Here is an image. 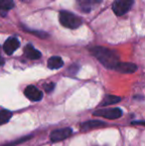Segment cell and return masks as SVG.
<instances>
[{
	"mask_svg": "<svg viewBox=\"0 0 145 146\" xmlns=\"http://www.w3.org/2000/svg\"><path fill=\"white\" fill-rule=\"evenodd\" d=\"M91 52L105 68L113 69L119 63L118 55L114 51L105 47H93L91 49Z\"/></svg>",
	"mask_w": 145,
	"mask_h": 146,
	"instance_id": "obj_1",
	"label": "cell"
},
{
	"mask_svg": "<svg viewBox=\"0 0 145 146\" xmlns=\"http://www.w3.org/2000/svg\"><path fill=\"white\" fill-rule=\"evenodd\" d=\"M59 20L64 27L69 28V29H75V28L79 27L83 22L79 16L68 11H61L60 15H59Z\"/></svg>",
	"mask_w": 145,
	"mask_h": 146,
	"instance_id": "obj_2",
	"label": "cell"
},
{
	"mask_svg": "<svg viewBox=\"0 0 145 146\" xmlns=\"http://www.w3.org/2000/svg\"><path fill=\"white\" fill-rule=\"evenodd\" d=\"M134 0H116L112 4V10L117 16H122L131 9Z\"/></svg>",
	"mask_w": 145,
	"mask_h": 146,
	"instance_id": "obj_3",
	"label": "cell"
},
{
	"mask_svg": "<svg viewBox=\"0 0 145 146\" xmlns=\"http://www.w3.org/2000/svg\"><path fill=\"white\" fill-rule=\"evenodd\" d=\"M93 115L101 116L107 119H116L119 118L122 115V110L120 108H103V110H99L93 112Z\"/></svg>",
	"mask_w": 145,
	"mask_h": 146,
	"instance_id": "obj_4",
	"label": "cell"
},
{
	"mask_svg": "<svg viewBox=\"0 0 145 146\" xmlns=\"http://www.w3.org/2000/svg\"><path fill=\"white\" fill-rule=\"evenodd\" d=\"M73 134V130L70 127H66V128H61L54 130L50 135V139L52 142H58V141H62L64 139L70 137Z\"/></svg>",
	"mask_w": 145,
	"mask_h": 146,
	"instance_id": "obj_5",
	"label": "cell"
},
{
	"mask_svg": "<svg viewBox=\"0 0 145 146\" xmlns=\"http://www.w3.org/2000/svg\"><path fill=\"white\" fill-rule=\"evenodd\" d=\"M75 1H77V9L81 12L87 13L97 7L101 2V0H75Z\"/></svg>",
	"mask_w": 145,
	"mask_h": 146,
	"instance_id": "obj_6",
	"label": "cell"
},
{
	"mask_svg": "<svg viewBox=\"0 0 145 146\" xmlns=\"http://www.w3.org/2000/svg\"><path fill=\"white\" fill-rule=\"evenodd\" d=\"M24 94L32 102H39L43 98V92L35 86H28L24 90Z\"/></svg>",
	"mask_w": 145,
	"mask_h": 146,
	"instance_id": "obj_7",
	"label": "cell"
},
{
	"mask_svg": "<svg viewBox=\"0 0 145 146\" xmlns=\"http://www.w3.org/2000/svg\"><path fill=\"white\" fill-rule=\"evenodd\" d=\"M19 46L20 42L18 41V39L15 38V37H11V38L7 39L5 41V43L3 45V50L7 55H12L19 48Z\"/></svg>",
	"mask_w": 145,
	"mask_h": 146,
	"instance_id": "obj_8",
	"label": "cell"
},
{
	"mask_svg": "<svg viewBox=\"0 0 145 146\" xmlns=\"http://www.w3.org/2000/svg\"><path fill=\"white\" fill-rule=\"evenodd\" d=\"M114 70L122 74H132L137 70V67L132 63H121V62H119L116 65V67L114 68Z\"/></svg>",
	"mask_w": 145,
	"mask_h": 146,
	"instance_id": "obj_9",
	"label": "cell"
},
{
	"mask_svg": "<svg viewBox=\"0 0 145 146\" xmlns=\"http://www.w3.org/2000/svg\"><path fill=\"white\" fill-rule=\"evenodd\" d=\"M24 54L28 59L31 60H38L41 58V53L30 44L24 48Z\"/></svg>",
	"mask_w": 145,
	"mask_h": 146,
	"instance_id": "obj_10",
	"label": "cell"
},
{
	"mask_svg": "<svg viewBox=\"0 0 145 146\" xmlns=\"http://www.w3.org/2000/svg\"><path fill=\"white\" fill-rule=\"evenodd\" d=\"M105 122L101 120H89L87 121V122H83L81 123V130L83 131H87L89 129H93L95 128V127H101V126H105Z\"/></svg>",
	"mask_w": 145,
	"mask_h": 146,
	"instance_id": "obj_11",
	"label": "cell"
},
{
	"mask_svg": "<svg viewBox=\"0 0 145 146\" xmlns=\"http://www.w3.org/2000/svg\"><path fill=\"white\" fill-rule=\"evenodd\" d=\"M63 65H64V62H63L61 57L54 56V57H51V58L48 60V68L51 70L60 69V68L63 67Z\"/></svg>",
	"mask_w": 145,
	"mask_h": 146,
	"instance_id": "obj_12",
	"label": "cell"
},
{
	"mask_svg": "<svg viewBox=\"0 0 145 146\" xmlns=\"http://www.w3.org/2000/svg\"><path fill=\"white\" fill-rule=\"evenodd\" d=\"M121 100V98L116 96H107L105 98V100H103V102L101 104V106H110V104H117Z\"/></svg>",
	"mask_w": 145,
	"mask_h": 146,
	"instance_id": "obj_13",
	"label": "cell"
},
{
	"mask_svg": "<svg viewBox=\"0 0 145 146\" xmlns=\"http://www.w3.org/2000/svg\"><path fill=\"white\" fill-rule=\"evenodd\" d=\"M14 7L13 0H0V12H7Z\"/></svg>",
	"mask_w": 145,
	"mask_h": 146,
	"instance_id": "obj_14",
	"label": "cell"
},
{
	"mask_svg": "<svg viewBox=\"0 0 145 146\" xmlns=\"http://www.w3.org/2000/svg\"><path fill=\"white\" fill-rule=\"evenodd\" d=\"M11 116H12L11 111L6 110H0V125L8 122L9 119L11 118Z\"/></svg>",
	"mask_w": 145,
	"mask_h": 146,
	"instance_id": "obj_15",
	"label": "cell"
},
{
	"mask_svg": "<svg viewBox=\"0 0 145 146\" xmlns=\"http://www.w3.org/2000/svg\"><path fill=\"white\" fill-rule=\"evenodd\" d=\"M54 88H55V84H53V83L44 85V90H45V92H51L53 90H54Z\"/></svg>",
	"mask_w": 145,
	"mask_h": 146,
	"instance_id": "obj_16",
	"label": "cell"
},
{
	"mask_svg": "<svg viewBox=\"0 0 145 146\" xmlns=\"http://www.w3.org/2000/svg\"><path fill=\"white\" fill-rule=\"evenodd\" d=\"M132 124H139V125H145V121H132Z\"/></svg>",
	"mask_w": 145,
	"mask_h": 146,
	"instance_id": "obj_17",
	"label": "cell"
},
{
	"mask_svg": "<svg viewBox=\"0 0 145 146\" xmlns=\"http://www.w3.org/2000/svg\"><path fill=\"white\" fill-rule=\"evenodd\" d=\"M4 64V60H3V58L1 57V54H0V66H2Z\"/></svg>",
	"mask_w": 145,
	"mask_h": 146,
	"instance_id": "obj_18",
	"label": "cell"
},
{
	"mask_svg": "<svg viewBox=\"0 0 145 146\" xmlns=\"http://www.w3.org/2000/svg\"><path fill=\"white\" fill-rule=\"evenodd\" d=\"M20 141H18V142H14V143H11V144H7V145H4V146H15L17 143H19Z\"/></svg>",
	"mask_w": 145,
	"mask_h": 146,
	"instance_id": "obj_19",
	"label": "cell"
},
{
	"mask_svg": "<svg viewBox=\"0 0 145 146\" xmlns=\"http://www.w3.org/2000/svg\"><path fill=\"white\" fill-rule=\"evenodd\" d=\"M21 1H23V2H32V1H34V0H21Z\"/></svg>",
	"mask_w": 145,
	"mask_h": 146,
	"instance_id": "obj_20",
	"label": "cell"
}]
</instances>
